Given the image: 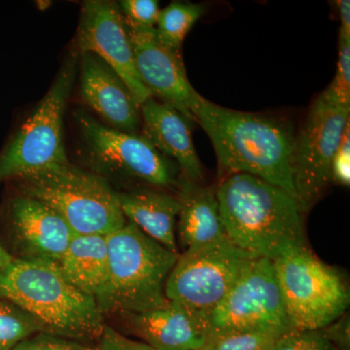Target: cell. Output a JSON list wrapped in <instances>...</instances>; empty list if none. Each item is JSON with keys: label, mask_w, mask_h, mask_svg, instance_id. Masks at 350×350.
<instances>
[{"label": "cell", "mask_w": 350, "mask_h": 350, "mask_svg": "<svg viewBox=\"0 0 350 350\" xmlns=\"http://www.w3.org/2000/svg\"><path fill=\"white\" fill-rule=\"evenodd\" d=\"M192 114L211 140L220 178L237 174L253 175L282 189L298 202L291 174L295 135L286 122L229 109L202 96Z\"/></svg>", "instance_id": "cell-1"}, {"label": "cell", "mask_w": 350, "mask_h": 350, "mask_svg": "<svg viewBox=\"0 0 350 350\" xmlns=\"http://www.w3.org/2000/svg\"><path fill=\"white\" fill-rule=\"evenodd\" d=\"M215 192L228 238L251 258L273 261L287 251L308 246L303 211L282 189L237 174L223 178Z\"/></svg>", "instance_id": "cell-2"}, {"label": "cell", "mask_w": 350, "mask_h": 350, "mask_svg": "<svg viewBox=\"0 0 350 350\" xmlns=\"http://www.w3.org/2000/svg\"><path fill=\"white\" fill-rule=\"evenodd\" d=\"M0 298L33 315L44 333L83 344L98 342L105 326L96 298L69 282L56 262L14 260L0 269Z\"/></svg>", "instance_id": "cell-3"}, {"label": "cell", "mask_w": 350, "mask_h": 350, "mask_svg": "<svg viewBox=\"0 0 350 350\" xmlns=\"http://www.w3.org/2000/svg\"><path fill=\"white\" fill-rule=\"evenodd\" d=\"M107 280L96 298L103 315H125L167 304L165 283L179 253L167 250L131 222L107 234Z\"/></svg>", "instance_id": "cell-4"}, {"label": "cell", "mask_w": 350, "mask_h": 350, "mask_svg": "<svg viewBox=\"0 0 350 350\" xmlns=\"http://www.w3.org/2000/svg\"><path fill=\"white\" fill-rule=\"evenodd\" d=\"M23 195L54 209L76 234L107 236L123 227L118 192L105 177L70 163L51 165L20 179Z\"/></svg>", "instance_id": "cell-5"}, {"label": "cell", "mask_w": 350, "mask_h": 350, "mask_svg": "<svg viewBox=\"0 0 350 350\" xmlns=\"http://www.w3.org/2000/svg\"><path fill=\"white\" fill-rule=\"evenodd\" d=\"M273 262L292 330H323L347 312L349 290L345 278L308 246L287 251Z\"/></svg>", "instance_id": "cell-6"}, {"label": "cell", "mask_w": 350, "mask_h": 350, "mask_svg": "<svg viewBox=\"0 0 350 350\" xmlns=\"http://www.w3.org/2000/svg\"><path fill=\"white\" fill-rule=\"evenodd\" d=\"M79 53L73 51L19 131L0 153V182L36 174L68 162L64 144V117L75 81Z\"/></svg>", "instance_id": "cell-7"}, {"label": "cell", "mask_w": 350, "mask_h": 350, "mask_svg": "<svg viewBox=\"0 0 350 350\" xmlns=\"http://www.w3.org/2000/svg\"><path fill=\"white\" fill-rule=\"evenodd\" d=\"M209 338L239 333L292 331L278 287L273 262L250 260L222 301L208 312L198 314Z\"/></svg>", "instance_id": "cell-8"}, {"label": "cell", "mask_w": 350, "mask_h": 350, "mask_svg": "<svg viewBox=\"0 0 350 350\" xmlns=\"http://www.w3.org/2000/svg\"><path fill=\"white\" fill-rule=\"evenodd\" d=\"M75 120L82 135L85 158L94 174L137 182L149 188H176L179 169L144 137L115 130L78 110Z\"/></svg>", "instance_id": "cell-9"}, {"label": "cell", "mask_w": 350, "mask_h": 350, "mask_svg": "<svg viewBox=\"0 0 350 350\" xmlns=\"http://www.w3.org/2000/svg\"><path fill=\"white\" fill-rule=\"evenodd\" d=\"M350 108L317 98L294 137L291 174L303 213L310 211L332 182V163L349 124Z\"/></svg>", "instance_id": "cell-10"}, {"label": "cell", "mask_w": 350, "mask_h": 350, "mask_svg": "<svg viewBox=\"0 0 350 350\" xmlns=\"http://www.w3.org/2000/svg\"><path fill=\"white\" fill-rule=\"evenodd\" d=\"M252 259L232 244L183 251L167 278L165 297L197 314L208 312Z\"/></svg>", "instance_id": "cell-11"}, {"label": "cell", "mask_w": 350, "mask_h": 350, "mask_svg": "<svg viewBox=\"0 0 350 350\" xmlns=\"http://www.w3.org/2000/svg\"><path fill=\"white\" fill-rule=\"evenodd\" d=\"M78 53H92L122 78L138 105L150 98L137 75L133 48L118 3L110 0H88L82 5L76 36Z\"/></svg>", "instance_id": "cell-12"}, {"label": "cell", "mask_w": 350, "mask_h": 350, "mask_svg": "<svg viewBox=\"0 0 350 350\" xmlns=\"http://www.w3.org/2000/svg\"><path fill=\"white\" fill-rule=\"evenodd\" d=\"M126 27L142 84L154 98H160L194 123L192 109L200 94L189 81L181 51L170 49L161 42L155 29L126 25Z\"/></svg>", "instance_id": "cell-13"}, {"label": "cell", "mask_w": 350, "mask_h": 350, "mask_svg": "<svg viewBox=\"0 0 350 350\" xmlns=\"http://www.w3.org/2000/svg\"><path fill=\"white\" fill-rule=\"evenodd\" d=\"M10 222L23 259L57 264L76 234L54 209L25 195L11 202Z\"/></svg>", "instance_id": "cell-14"}, {"label": "cell", "mask_w": 350, "mask_h": 350, "mask_svg": "<svg viewBox=\"0 0 350 350\" xmlns=\"http://www.w3.org/2000/svg\"><path fill=\"white\" fill-rule=\"evenodd\" d=\"M82 100L115 130L137 135L140 107L125 82L92 53L79 54Z\"/></svg>", "instance_id": "cell-15"}, {"label": "cell", "mask_w": 350, "mask_h": 350, "mask_svg": "<svg viewBox=\"0 0 350 350\" xmlns=\"http://www.w3.org/2000/svg\"><path fill=\"white\" fill-rule=\"evenodd\" d=\"M142 133L162 155L176 163L180 176L202 183L204 169L193 142L191 123L180 112L151 96L140 105Z\"/></svg>", "instance_id": "cell-16"}, {"label": "cell", "mask_w": 350, "mask_h": 350, "mask_svg": "<svg viewBox=\"0 0 350 350\" xmlns=\"http://www.w3.org/2000/svg\"><path fill=\"white\" fill-rule=\"evenodd\" d=\"M122 317L131 333L154 350H198L207 342L199 315L174 301Z\"/></svg>", "instance_id": "cell-17"}, {"label": "cell", "mask_w": 350, "mask_h": 350, "mask_svg": "<svg viewBox=\"0 0 350 350\" xmlns=\"http://www.w3.org/2000/svg\"><path fill=\"white\" fill-rule=\"evenodd\" d=\"M176 189L180 202L177 234L182 250L232 244L223 226L215 189L182 176Z\"/></svg>", "instance_id": "cell-18"}, {"label": "cell", "mask_w": 350, "mask_h": 350, "mask_svg": "<svg viewBox=\"0 0 350 350\" xmlns=\"http://www.w3.org/2000/svg\"><path fill=\"white\" fill-rule=\"evenodd\" d=\"M118 200L120 208L129 222L167 250L178 253L175 227L180 202L176 196L159 189L142 188L118 192Z\"/></svg>", "instance_id": "cell-19"}, {"label": "cell", "mask_w": 350, "mask_h": 350, "mask_svg": "<svg viewBox=\"0 0 350 350\" xmlns=\"http://www.w3.org/2000/svg\"><path fill=\"white\" fill-rule=\"evenodd\" d=\"M57 265L69 282L96 300L107 280V236L75 234Z\"/></svg>", "instance_id": "cell-20"}, {"label": "cell", "mask_w": 350, "mask_h": 350, "mask_svg": "<svg viewBox=\"0 0 350 350\" xmlns=\"http://www.w3.org/2000/svg\"><path fill=\"white\" fill-rule=\"evenodd\" d=\"M204 14V7L200 4L172 2L159 14L157 36L170 49L181 51L184 39Z\"/></svg>", "instance_id": "cell-21"}, {"label": "cell", "mask_w": 350, "mask_h": 350, "mask_svg": "<svg viewBox=\"0 0 350 350\" xmlns=\"http://www.w3.org/2000/svg\"><path fill=\"white\" fill-rule=\"evenodd\" d=\"M44 332L38 319L12 301L0 299V350H12L25 338Z\"/></svg>", "instance_id": "cell-22"}, {"label": "cell", "mask_w": 350, "mask_h": 350, "mask_svg": "<svg viewBox=\"0 0 350 350\" xmlns=\"http://www.w3.org/2000/svg\"><path fill=\"white\" fill-rule=\"evenodd\" d=\"M319 100L335 107L350 108V36L340 33L337 72Z\"/></svg>", "instance_id": "cell-23"}, {"label": "cell", "mask_w": 350, "mask_h": 350, "mask_svg": "<svg viewBox=\"0 0 350 350\" xmlns=\"http://www.w3.org/2000/svg\"><path fill=\"white\" fill-rule=\"evenodd\" d=\"M280 335L271 333H239L209 338L198 350H269Z\"/></svg>", "instance_id": "cell-24"}, {"label": "cell", "mask_w": 350, "mask_h": 350, "mask_svg": "<svg viewBox=\"0 0 350 350\" xmlns=\"http://www.w3.org/2000/svg\"><path fill=\"white\" fill-rule=\"evenodd\" d=\"M269 350H337L323 330H292L276 338Z\"/></svg>", "instance_id": "cell-25"}, {"label": "cell", "mask_w": 350, "mask_h": 350, "mask_svg": "<svg viewBox=\"0 0 350 350\" xmlns=\"http://www.w3.org/2000/svg\"><path fill=\"white\" fill-rule=\"evenodd\" d=\"M118 5L129 27L155 29L161 11L157 0H122Z\"/></svg>", "instance_id": "cell-26"}, {"label": "cell", "mask_w": 350, "mask_h": 350, "mask_svg": "<svg viewBox=\"0 0 350 350\" xmlns=\"http://www.w3.org/2000/svg\"><path fill=\"white\" fill-rule=\"evenodd\" d=\"M12 350H96V347L41 332L25 338Z\"/></svg>", "instance_id": "cell-27"}, {"label": "cell", "mask_w": 350, "mask_h": 350, "mask_svg": "<svg viewBox=\"0 0 350 350\" xmlns=\"http://www.w3.org/2000/svg\"><path fill=\"white\" fill-rule=\"evenodd\" d=\"M332 182L340 185L350 184V126L345 128L342 142L332 163Z\"/></svg>", "instance_id": "cell-28"}, {"label": "cell", "mask_w": 350, "mask_h": 350, "mask_svg": "<svg viewBox=\"0 0 350 350\" xmlns=\"http://www.w3.org/2000/svg\"><path fill=\"white\" fill-rule=\"evenodd\" d=\"M94 347L96 350H154L144 342H137L125 337L107 324Z\"/></svg>", "instance_id": "cell-29"}, {"label": "cell", "mask_w": 350, "mask_h": 350, "mask_svg": "<svg viewBox=\"0 0 350 350\" xmlns=\"http://www.w3.org/2000/svg\"><path fill=\"white\" fill-rule=\"evenodd\" d=\"M324 334L337 350H349V317L342 315L323 329Z\"/></svg>", "instance_id": "cell-30"}, {"label": "cell", "mask_w": 350, "mask_h": 350, "mask_svg": "<svg viewBox=\"0 0 350 350\" xmlns=\"http://www.w3.org/2000/svg\"><path fill=\"white\" fill-rule=\"evenodd\" d=\"M338 11H340V33L345 36H350V1L349 0H340L338 2Z\"/></svg>", "instance_id": "cell-31"}, {"label": "cell", "mask_w": 350, "mask_h": 350, "mask_svg": "<svg viewBox=\"0 0 350 350\" xmlns=\"http://www.w3.org/2000/svg\"><path fill=\"white\" fill-rule=\"evenodd\" d=\"M14 260L15 258L0 244V269L7 268Z\"/></svg>", "instance_id": "cell-32"}]
</instances>
